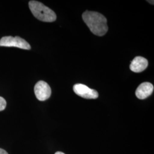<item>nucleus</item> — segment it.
<instances>
[{
	"label": "nucleus",
	"instance_id": "nucleus-1",
	"mask_svg": "<svg viewBox=\"0 0 154 154\" xmlns=\"http://www.w3.org/2000/svg\"><path fill=\"white\" fill-rule=\"evenodd\" d=\"M82 18L94 34L103 36L107 32V19L102 14L96 11H86L82 14Z\"/></svg>",
	"mask_w": 154,
	"mask_h": 154
},
{
	"label": "nucleus",
	"instance_id": "nucleus-2",
	"mask_svg": "<svg viewBox=\"0 0 154 154\" xmlns=\"http://www.w3.org/2000/svg\"><path fill=\"white\" fill-rule=\"evenodd\" d=\"M29 6L33 16L41 21L54 22L57 19L55 12L40 2L30 1Z\"/></svg>",
	"mask_w": 154,
	"mask_h": 154
},
{
	"label": "nucleus",
	"instance_id": "nucleus-3",
	"mask_svg": "<svg viewBox=\"0 0 154 154\" xmlns=\"http://www.w3.org/2000/svg\"><path fill=\"white\" fill-rule=\"evenodd\" d=\"M0 46L16 47L21 49H31V46L28 42L18 36H5L2 37L0 39Z\"/></svg>",
	"mask_w": 154,
	"mask_h": 154
},
{
	"label": "nucleus",
	"instance_id": "nucleus-4",
	"mask_svg": "<svg viewBox=\"0 0 154 154\" xmlns=\"http://www.w3.org/2000/svg\"><path fill=\"white\" fill-rule=\"evenodd\" d=\"M73 90L78 96L85 99H97L99 96L98 93L96 90L81 83L74 85Z\"/></svg>",
	"mask_w": 154,
	"mask_h": 154
},
{
	"label": "nucleus",
	"instance_id": "nucleus-5",
	"mask_svg": "<svg viewBox=\"0 0 154 154\" xmlns=\"http://www.w3.org/2000/svg\"><path fill=\"white\" fill-rule=\"evenodd\" d=\"M34 93L39 100L44 101L49 98L51 94V90L47 83L40 81L34 86Z\"/></svg>",
	"mask_w": 154,
	"mask_h": 154
},
{
	"label": "nucleus",
	"instance_id": "nucleus-6",
	"mask_svg": "<svg viewBox=\"0 0 154 154\" xmlns=\"http://www.w3.org/2000/svg\"><path fill=\"white\" fill-rule=\"evenodd\" d=\"M153 85L149 82H144L138 86L135 94L138 99H144L150 96L153 93Z\"/></svg>",
	"mask_w": 154,
	"mask_h": 154
},
{
	"label": "nucleus",
	"instance_id": "nucleus-7",
	"mask_svg": "<svg viewBox=\"0 0 154 154\" xmlns=\"http://www.w3.org/2000/svg\"><path fill=\"white\" fill-rule=\"evenodd\" d=\"M149 63L147 60L142 57H136L132 60L130 68V70L135 72H140L144 71L148 66Z\"/></svg>",
	"mask_w": 154,
	"mask_h": 154
},
{
	"label": "nucleus",
	"instance_id": "nucleus-8",
	"mask_svg": "<svg viewBox=\"0 0 154 154\" xmlns=\"http://www.w3.org/2000/svg\"><path fill=\"white\" fill-rule=\"evenodd\" d=\"M6 106V102L4 98L0 97V111L5 110Z\"/></svg>",
	"mask_w": 154,
	"mask_h": 154
},
{
	"label": "nucleus",
	"instance_id": "nucleus-9",
	"mask_svg": "<svg viewBox=\"0 0 154 154\" xmlns=\"http://www.w3.org/2000/svg\"><path fill=\"white\" fill-rule=\"evenodd\" d=\"M0 154H8V152L3 149H0Z\"/></svg>",
	"mask_w": 154,
	"mask_h": 154
},
{
	"label": "nucleus",
	"instance_id": "nucleus-10",
	"mask_svg": "<svg viewBox=\"0 0 154 154\" xmlns=\"http://www.w3.org/2000/svg\"><path fill=\"white\" fill-rule=\"evenodd\" d=\"M55 154H64V153H63V152H60V151H58V152H55Z\"/></svg>",
	"mask_w": 154,
	"mask_h": 154
},
{
	"label": "nucleus",
	"instance_id": "nucleus-11",
	"mask_svg": "<svg viewBox=\"0 0 154 154\" xmlns=\"http://www.w3.org/2000/svg\"><path fill=\"white\" fill-rule=\"evenodd\" d=\"M148 2H149L151 4H152V5H154V1H148Z\"/></svg>",
	"mask_w": 154,
	"mask_h": 154
}]
</instances>
